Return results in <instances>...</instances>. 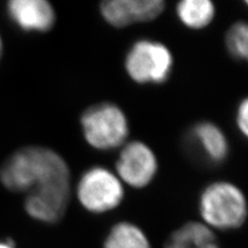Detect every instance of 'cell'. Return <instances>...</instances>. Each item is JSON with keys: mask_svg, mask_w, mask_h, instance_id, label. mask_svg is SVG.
<instances>
[{"mask_svg": "<svg viewBox=\"0 0 248 248\" xmlns=\"http://www.w3.org/2000/svg\"><path fill=\"white\" fill-rule=\"evenodd\" d=\"M0 181L15 192L71 191V173L64 159L49 148L17 150L0 168Z\"/></svg>", "mask_w": 248, "mask_h": 248, "instance_id": "1", "label": "cell"}, {"mask_svg": "<svg viewBox=\"0 0 248 248\" xmlns=\"http://www.w3.org/2000/svg\"><path fill=\"white\" fill-rule=\"evenodd\" d=\"M200 213L207 227L229 231L245 222L248 205L241 189L232 183L219 181L208 185L202 192Z\"/></svg>", "mask_w": 248, "mask_h": 248, "instance_id": "2", "label": "cell"}, {"mask_svg": "<svg viewBox=\"0 0 248 248\" xmlns=\"http://www.w3.org/2000/svg\"><path fill=\"white\" fill-rule=\"evenodd\" d=\"M87 143L98 150H112L121 146L128 136V122L121 108L111 103L88 108L81 117Z\"/></svg>", "mask_w": 248, "mask_h": 248, "instance_id": "3", "label": "cell"}, {"mask_svg": "<svg viewBox=\"0 0 248 248\" xmlns=\"http://www.w3.org/2000/svg\"><path fill=\"white\" fill-rule=\"evenodd\" d=\"M172 68V53L164 44L155 41H138L125 58L126 73L139 84L165 83Z\"/></svg>", "mask_w": 248, "mask_h": 248, "instance_id": "4", "label": "cell"}, {"mask_svg": "<svg viewBox=\"0 0 248 248\" xmlns=\"http://www.w3.org/2000/svg\"><path fill=\"white\" fill-rule=\"evenodd\" d=\"M78 200L91 213H105L117 208L123 200L122 182L111 170L103 167L91 168L78 183Z\"/></svg>", "mask_w": 248, "mask_h": 248, "instance_id": "5", "label": "cell"}, {"mask_svg": "<svg viewBox=\"0 0 248 248\" xmlns=\"http://www.w3.org/2000/svg\"><path fill=\"white\" fill-rule=\"evenodd\" d=\"M157 159L149 146L134 141L123 147L116 162L121 182L135 188L148 185L157 172Z\"/></svg>", "mask_w": 248, "mask_h": 248, "instance_id": "6", "label": "cell"}, {"mask_svg": "<svg viewBox=\"0 0 248 248\" xmlns=\"http://www.w3.org/2000/svg\"><path fill=\"white\" fill-rule=\"evenodd\" d=\"M165 6L162 0H108L100 4V13L108 24L122 28L156 19Z\"/></svg>", "mask_w": 248, "mask_h": 248, "instance_id": "7", "label": "cell"}, {"mask_svg": "<svg viewBox=\"0 0 248 248\" xmlns=\"http://www.w3.org/2000/svg\"><path fill=\"white\" fill-rule=\"evenodd\" d=\"M11 19L26 31L50 30L55 23V12L46 0H12L7 3Z\"/></svg>", "mask_w": 248, "mask_h": 248, "instance_id": "8", "label": "cell"}, {"mask_svg": "<svg viewBox=\"0 0 248 248\" xmlns=\"http://www.w3.org/2000/svg\"><path fill=\"white\" fill-rule=\"evenodd\" d=\"M166 248H220L213 230L204 222L190 221L174 231Z\"/></svg>", "mask_w": 248, "mask_h": 248, "instance_id": "9", "label": "cell"}, {"mask_svg": "<svg viewBox=\"0 0 248 248\" xmlns=\"http://www.w3.org/2000/svg\"><path fill=\"white\" fill-rule=\"evenodd\" d=\"M192 135L206 157L219 164L228 156L229 144L222 130L211 122H200L192 129Z\"/></svg>", "mask_w": 248, "mask_h": 248, "instance_id": "10", "label": "cell"}, {"mask_svg": "<svg viewBox=\"0 0 248 248\" xmlns=\"http://www.w3.org/2000/svg\"><path fill=\"white\" fill-rule=\"evenodd\" d=\"M104 248H152L148 237L135 223H116L108 232Z\"/></svg>", "mask_w": 248, "mask_h": 248, "instance_id": "11", "label": "cell"}, {"mask_svg": "<svg viewBox=\"0 0 248 248\" xmlns=\"http://www.w3.org/2000/svg\"><path fill=\"white\" fill-rule=\"evenodd\" d=\"M176 11L182 24L190 29L207 27L215 16V6L209 0H183Z\"/></svg>", "mask_w": 248, "mask_h": 248, "instance_id": "12", "label": "cell"}, {"mask_svg": "<svg viewBox=\"0 0 248 248\" xmlns=\"http://www.w3.org/2000/svg\"><path fill=\"white\" fill-rule=\"evenodd\" d=\"M226 45L231 55L248 62V23L232 24L227 32Z\"/></svg>", "mask_w": 248, "mask_h": 248, "instance_id": "13", "label": "cell"}, {"mask_svg": "<svg viewBox=\"0 0 248 248\" xmlns=\"http://www.w3.org/2000/svg\"><path fill=\"white\" fill-rule=\"evenodd\" d=\"M236 121L240 131L246 139H248V97L244 98L240 103L237 108Z\"/></svg>", "mask_w": 248, "mask_h": 248, "instance_id": "14", "label": "cell"}, {"mask_svg": "<svg viewBox=\"0 0 248 248\" xmlns=\"http://www.w3.org/2000/svg\"><path fill=\"white\" fill-rule=\"evenodd\" d=\"M0 248H15V246L12 241L6 240V241H0Z\"/></svg>", "mask_w": 248, "mask_h": 248, "instance_id": "15", "label": "cell"}, {"mask_svg": "<svg viewBox=\"0 0 248 248\" xmlns=\"http://www.w3.org/2000/svg\"><path fill=\"white\" fill-rule=\"evenodd\" d=\"M1 53H2V42H1V38H0V57H1Z\"/></svg>", "mask_w": 248, "mask_h": 248, "instance_id": "16", "label": "cell"}, {"mask_svg": "<svg viewBox=\"0 0 248 248\" xmlns=\"http://www.w3.org/2000/svg\"><path fill=\"white\" fill-rule=\"evenodd\" d=\"M245 3H246V5L248 6V0H247V1H245Z\"/></svg>", "mask_w": 248, "mask_h": 248, "instance_id": "17", "label": "cell"}]
</instances>
